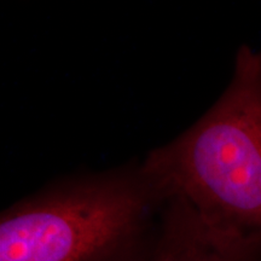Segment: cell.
<instances>
[{
	"instance_id": "3",
	"label": "cell",
	"mask_w": 261,
	"mask_h": 261,
	"mask_svg": "<svg viewBox=\"0 0 261 261\" xmlns=\"http://www.w3.org/2000/svg\"><path fill=\"white\" fill-rule=\"evenodd\" d=\"M143 261H261V250L218 232L187 202L168 197L158 236Z\"/></svg>"
},
{
	"instance_id": "1",
	"label": "cell",
	"mask_w": 261,
	"mask_h": 261,
	"mask_svg": "<svg viewBox=\"0 0 261 261\" xmlns=\"http://www.w3.org/2000/svg\"><path fill=\"white\" fill-rule=\"evenodd\" d=\"M168 195L130 160L65 174L0 215V261H143Z\"/></svg>"
},
{
	"instance_id": "2",
	"label": "cell",
	"mask_w": 261,
	"mask_h": 261,
	"mask_svg": "<svg viewBox=\"0 0 261 261\" xmlns=\"http://www.w3.org/2000/svg\"><path fill=\"white\" fill-rule=\"evenodd\" d=\"M168 197L208 226L261 250V51L242 45L217 102L142 159Z\"/></svg>"
}]
</instances>
